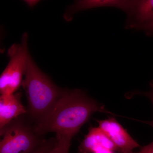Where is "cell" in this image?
I'll list each match as a JSON object with an SVG mask.
<instances>
[{"mask_svg":"<svg viewBox=\"0 0 153 153\" xmlns=\"http://www.w3.org/2000/svg\"><path fill=\"white\" fill-rule=\"evenodd\" d=\"M111 113L103 105L80 89L63 91L60 98L47 114L39 120L33 131L38 135L53 132L73 137L92 114Z\"/></svg>","mask_w":153,"mask_h":153,"instance_id":"cell-1","label":"cell"},{"mask_svg":"<svg viewBox=\"0 0 153 153\" xmlns=\"http://www.w3.org/2000/svg\"><path fill=\"white\" fill-rule=\"evenodd\" d=\"M22 86L27 98L30 112L39 120L51 110L63 91L39 69L30 54Z\"/></svg>","mask_w":153,"mask_h":153,"instance_id":"cell-2","label":"cell"},{"mask_svg":"<svg viewBox=\"0 0 153 153\" xmlns=\"http://www.w3.org/2000/svg\"><path fill=\"white\" fill-rule=\"evenodd\" d=\"M27 41L28 35L25 33L22 43L14 44L9 49L10 61L0 77L1 95L14 94L22 85L30 55Z\"/></svg>","mask_w":153,"mask_h":153,"instance_id":"cell-3","label":"cell"},{"mask_svg":"<svg viewBox=\"0 0 153 153\" xmlns=\"http://www.w3.org/2000/svg\"><path fill=\"white\" fill-rule=\"evenodd\" d=\"M34 131L19 118L1 129L0 153H31L41 143Z\"/></svg>","mask_w":153,"mask_h":153,"instance_id":"cell-4","label":"cell"},{"mask_svg":"<svg viewBox=\"0 0 153 153\" xmlns=\"http://www.w3.org/2000/svg\"><path fill=\"white\" fill-rule=\"evenodd\" d=\"M99 127L114 144L119 153H133L140 146L124 128L114 118L97 120Z\"/></svg>","mask_w":153,"mask_h":153,"instance_id":"cell-5","label":"cell"},{"mask_svg":"<svg viewBox=\"0 0 153 153\" xmlns=\"http://www.w3.org/2000/svg\"><path fill=\"white\" fill-rule=\"evenodd\" d=\"M137 2L136 0H79L69 7L64 15V19L70 21L73 15L78 12L103 7L120 9L126 13L128 18L131 15Z\"/></svg>","mask_w":153,"mask_h":153,"instance_id":"cell-6","label":"cell"},{"mask_svg":"<svg viewBox=\"0 0 153 153\" xmlns=\"http://www.w3.org/2000/svg\"><path fill=\"white\" fill-rule=\"evenodd\" d=\"M20 93L0 97V129L27 112L21 100Z\"/></svg>","mask_w":153,"mask_h":153,"instance_id":"cell-7","label":"cell"},{"mask_svg":"<svg viewBox=\"0 0 153 153\" xmlns=\"http://www.w3.org/2000/svg\"><path fill=\"white\" fill-rule=\"evenodd\" d=\"M102 149L117 151V149L99 127H91L79 145L78 153H94Z\"/></svg>","mask_w":153,"mask_h":153,"instance_id":"cell-8","label":"cell"},{"mask_svg":"<svg viewBox=\"0 0 153 153\" xmlns=\"http://www.w3.org/2000/svg\"><path fill=\"white\" fill-rule=\"evenodd\" d=\"M153 22V0L137 1L130 16L127 18L126 27L135 29L142 25Z\"/></svg>","mask_w":153,"mask_h":153,"instance_id":"cell-9","label":"cell"},{"mask_svg":"<svg viewBox=\"0 0 153 153\" xmlns=\"http://www.w3.org/2000/svg\"><path fill=\"white\" fill-rule=\"evenodd\" d=\"M72 138L67 134H56L55 144L52 153H68Z\"/></svg>","mask_w":153,"mask_h":153,"instance_id":"cell-10","label":"cell"},{"mask_svg":"<svg viewBox=\"0 0 153 153\" xmlns=\"http://www.w3.org/2000/svg\"><path fill=\"white\" fill-rule=\"evenodd\" d=\"M55 142V139L53 140H44L31 153H52Z\"/></svg>","mask_w":153,"mask_h":153,"instance_id":"cell-11","label":"cell"},{"mask_svg":"<svg viewBox=\"0 0 153 153\" xmlns=\"http://www.w3.org/2000/svg\"><path fill=\"white\" fill-rule=\"evenodd\" d=\"M135 30L143 31L148 36H153V22L139 26Z\"/></svg>","mask_w":153,"mask_h":153,"instance_id":"cell-12","label":"cell"},{"mask_svg":"<svg viewBox=\"0 0 153 153\" xmlns=\"http://www.w3.org/2000/svg\"><path fill=\"white\" fill-rule=\"evenodd\" d=\"M138 94H142L147 97L150 100L153 105V90L151 89L150 91H145V92H139L137 93ZM145 123L147 124L152 126L153 127V120L151 121L144 122Z\"/></svg>","mask_w":153,"mask_h":153,"instance_id":"cell-13","label":"cell"},{"mask_svg":"<svg viewBox=\"0 0 153 153\" xmlns=\"http://www.w3.org/2000/svg\"><path fill=\"white\" fill-rule=\"evenodd\" d=\"M138 153H153V141L149 144L143 147Z\"/></svg>","mask_w":153,"mask_h":153,"instance_id":"cell-14","label":"cell"},{"mask_svg":"<svg viewBox=\"0 0 153 153\" xmlns=\"http://www.w3.org/2000/svg\"><path fill=\"white\" fill-rule=\"evenodd\" d=\"M94 153H114V151L110 150L107 149H102L95 152Z\"/></svg>","mask_w":153,"mask_h":153,"instance_id":"cell-15","label":"cell"},{"mask_svg":"<svg viewBox=\"0 0 153 153\" xmlns=\"http://www.w3.org/2000/svg\"><path fill=\"white\" fill-rule=\"evenodd\" d=\"M26 2L28 3L29 5L33 6L36 5V3L38 2L36 1H26Z\"/></svg>","mask_w":153,"mask_h":153,"instance_id":"cell-16","label":"cell"},{"mask_svg":"<svg viewBox=\"0 0 153 153\" xmlns=\"http://www.w3.org/2000/svg\"><path fill=\"white\" fill-rule=\"evenodd\" d=\"M150 87H151V88H152V89L153 90V80H152V81H151L150 82Z\"/></svg>","mask_w":153,"mask_h":153,"instance_id":"cell-17","label":"cell"}]
</instances>
